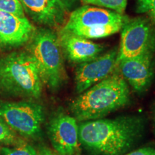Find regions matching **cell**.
<instances>
[{"label": "cell", "mask_w": 155, "mask_h": 155, "mask_svg": "<svg viewBox=\"0 0 155 155\" xmlns=\"http://www.w3.org/2000/svg\"><path fill=\"white\" fill-rule=\"evenodd\" d=\"M145 122L136 114L80 122L79 141L96 155L125 154L142 138Z\"/></svg>", "instance_id": "obj_1"}, {"label": "cell", "mask_w": 155, "mask_h": 155, "mask_svg": "<svg viewBox=\"0 0 155 155\" xmlns=\"http://www.w3.org/2000/svg\"><path fill=\"white\" fill-rule=\"evenodd\" d=\"M130 88L116 69L105 79L81 93L70 104L77 121L103 119L130 103Z\"/></svg>", "instance_id": "obj_2"}, {"label": "cell", "mask_w": 155, "mask_h": 155, "mask_svg": "<svg viewBox=\"0 0 155 155\" xmlns=\"http://www.w3.org/2000/svg\"><path fill=\"white\" fill-rule=\"evenodd\" d=\"M43 86L35 61L28 51L0 56V96L38 99Z\"/></svg>", "instance_id": "obj_3"}, {"label": "cell", "mask_w": 155, "mask_h": 155, "mask_svg": "<svg viewBox=\"0 0 155 155\" xmlns=\"http://www.w3.org/2000/svg\"><path fill=\"white\" fill-rule=\"evenodd\" d=\"M27 44V51L34 58L43 84L51 91H58L66 81L58 35L51 29H38Z\"/></svg>", "instance_id": "obj_4"}, {"label": "cell", "mask_w": 155, "mask_h": 155, "mask_svg": "<svg viewBox=\"0 0 155 155\" xmlns=\"http://www.w3.org/2000/svg\"><path fill=\"white\" fill-rule=\"evenodd\" d=\"M127 19L109 9L84 5L71 13L62 29L88 40L98 39L119 32Z\"/></svg>", "instance_id": "obj_5"}, {"label": "cell", "mask_w": 155, "mask_h": 155, "mask_svg": "<svg viewBox=\"0 0 155 155\" xmlns=\"http://www.w3.org/2000/svg\"><path fill=\"white\" fill-rule=\"evenodd\" d=\"M0 118L15 133L36 139L41 134L45 111L43 106L32 100L0 99Z\"/></svg>", "instance_id": "obj_6"}, {"label": "cell", "mask_w": 155, "mask_h": 155, "mask_svg": "<svg viewBox=\"0 0 155 155\" xmlns=\"http://www.w3.org/2000/svg\"><path fill=\"white\" fill-rule=\"evenodd\" d=\"M121 30L118 62L145 53H155V25L150 19H128Z\"/></svg>", "instance_id": "obj_7"}, {"label": "cell", "mask_w": 155, "mask_h": 155, "mask_svg": "<svg viewBox=\"0 0 155 155\" xmlns=\"http://www.w3.org/2000/svg\"><path fill=\"white\" fill-rule=\"evenodd\" d=\"M48 132L58 155H80L78 124L73 116L57 114L50 120Z\"/></svg>", "instance_id": "obj_8"}, {"label": "cell", "mask_w": 155, "mask_h": 155, "mask_svg": "<svg viewBox=\"0 0 155 155\" xmlns=\"http://www.w3.org/2000/svg\"><path fill=\"white\" fill-rule=\"evenodd\" d=\"M118 48L101 55L92 61L79 64L75 74V88L78 94L109 76L117 69Z\"/></svg>", "instance_id": "obj_9"}, {"label": "cell", "mask_w": 155, "mask_h": 155, "mask_svg": "<svg viewBox=\"0 0 155 155\" xmlns=\"http://www.w3.org/2000/svg\"><path fill=\"white\" fill-rule=\"evenodd\" d=\"M154 53H145L118 62V71L137 94L146 92L152 84L154 78Z\"/></svg>", "instance_id": "obj_10"}, {"label": "cell", "mask_w": 155, "mask_h": 155, "mask_svg": "<svg viewBox=\"0 0 155 155\" xmlns=\"http://www.w3.org/2000/svg\"><path fill=\"white\" fill-rule=\"evenodd\" d=\"M36 30L26 17L0 11V48L12 49L27 44Z\"/></svg>", "instance_id": "obj_11"}, {"label": "cell", "mask_w": 155, "mask_h": 155, "mask_svg": "<svg viewBox=\"0 0 155 155\" xmlns=\"http://www.w3.org/2000/svg\"><path fill=\"white\" fill-rule=\"evenodd\" d=\"M58 40L63 55L70 62L81 64L92 61L101 55L104 47L61 29Z\"/></svg>", "instance_id": "obj_12"}, {"label": "cell", "mask_w": 155, "mask_h": 155, "mask_svg": "<svg viewBox=\"0 0 155 155\" xmlns=\"http://www.w3.org/2000/svg\"><path fill=\"white\" fill-rule=\"evenodd\" d=\"M26 13L37 24L59 28L65 22V12L58 0H19Z\"/></svg>", "instance_id": "obj_13"}, {"label": "cell", "mask_w": 155, "mask_h": 155, "mask_svg": "<svg viewBox=\"0 0 155 155\" xmlns=\"http://www.w3.org/2000/svg\"><path fill=\"white\" fill-rule=\"evenodd\" d=\"M84 5H95L123 15L127 5V0H81Z\"/></svg>", "instance_id": "obj_14"}, {"label": "cell", "mask_w": 155, "mask_h": 155, "mask_svg": "<svg viewBox=\"0 0 155 155\" xmlns=\"http://www.w3.org/2000/svg\"><path fill=\"white\" fill-rule=\"evenodd\" d=\"M24 141L18 139L16 133L12 131L0 118V144L5 145H16L22 144Z\"/></svg>", "instance_id": "obj_15"}, {"label": "cell", "mask_w": 155, "mask_h": 155, "mask_svg": "<svg viewBox=\"0 0 155 155\" xmlns=\"http://www.w3.org/2000/svg\"><path fill=\"white\" fill-rule=\"evenodd\" d=\"M0 155H39V154L33 147L24 142L13 147H2Z\"/></svg>", "instance_id": "obj_16"}, {"label": "cell", "mask_w": 155, "mask_h": 155, "mask_svg": "<svg viewBox=\"0 0 155 155\" xmlns=\"http://www.w3.org/2000/svg\"><path fill=\"white\" fill-rule=\"evenodd\" d=\"M0 11L24 17L25 13L19 0H0Z\"/></svg>", "instance_id": "obj_17"}, {"label": "cell", "mask_w": 155, "mask_h": 155, "mask_svg": "<svg viewBox=\"0 0 155 155\" xmlns=\"http://www.w3.org/2000/svg\"><path fill=\"white\" fill-rule=\"evenodd\" d=\"M137 11L146 13L155 23V0H136Z\"/></svg>", "instance_id": "obj_18"}, {"label": "cell", "mask_w": 155, "mask_h": 155, "mask_svg": "<svg viewBox=\"0 0 155 155\" xmlns=\"http://www.w3.org/2000/svg\"><path fill=\"white\" fill-rule=\"evenodd\" d=\"M123 155H155V148L152 147H144Z\"/></svg>", "instance_id": "obj_19"}, {"label": "cell", "mask_w": 155, "mask_h": 155, "mask_svg": "<svg viewBox=\"0 0 155 155\" xmlns=\"http://www.w3.org/2000/svg\"><path fill=\"white\" fill-rule=\"evenodd\" d=\"M58 1L65 12L72 11L78 4L81 2V0H58Z\"/></svg>", "instance_id": "obj_20"}, {"label": "cell", "mask_w": 155, "mask_h": 155, "mask_svg": "<svg viewBox=\"0 0 155 155\" xmlns=\"http://www.w3.org/2000/svg\"><path fill=\"white\" fill-rule=\"evenodd\" d=\"M38 152L39 155H58L55 152H53L47 147H40Z\"/></svg>", "instance_id": "obj_21"}, {"label": "cell", "mask_w": 155, "mask_h": 155, "mask_svg": "<svg viewBox=\"0 0 155 155\" xmlns=\"http://www.w3.org/2000/svg\"><path fill=\"white\" fill-rule=\"evenodd\" d=\"M153 121H154V129H155V107L154 108V112H153Z\"/></svg>", "instance_id": "obj_22"}]
</instances>
